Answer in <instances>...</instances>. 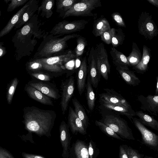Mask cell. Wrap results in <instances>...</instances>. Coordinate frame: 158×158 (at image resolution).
I'll return each mask as SVG.
<instances>
[{
    "mask_svg": "<svg viewBox=\"0 0 158 158\" xmlns=\"http://www.w3.org/2000/svg\"><path fill=\"white\" fill-rule=\"evenodd\" d=\"M56 117V113L52 110H43L34 106L26 107L24 109L26 129L40 137L51 136Z\"/></svg>",
    "mask_w": 158,
    "mask_h": 158,
    "instance_id": "cell-1",
    "label": "cell"
},
{
    "mask_svg": "<svg viewBox=\"0 0 158 158\" xmlns=\"http://www.w3.org/2000/svg\"><path fill=\"white\" fill-rule=\"evenodd\" d=\"M80 35L77 34H73L60 38L51 34L44 35L33 58H49L64 53L69 50H65L68 47L67 42Z\"/></svg>",
    "mask_w": 158,
    "mask_h": 158,
    "instance_id": "cell-2",
    "label": "cell"
},
{
    "mask_svg": "<svg viewBox=\"0 0 158 158\" xmlns=\"http://www.w3.org/2000/svg\"><path fill=\"white\" fill-rule=\"evenodd\" d=\"M101 119L99 120L110 127L121 138L134 140L131 128L127 122L119 115L105 109H100Z\"/></svg>",
    "mask_w": 158,
    "mask_h": 158,
    "instance_id": "cell-3",
    "label": "cell"
},
{
    "mask_svg": "<svg viewBox=\"0 0 158 158\" xmlns=\"http://www.w3.org/2000/svg\"><path fill=\"white\" fill-rule=\"evenodd\" d=\"M102 6L101 0H80L64 14L63 19L69 16H93L96 14L92 11Z\"/></svg>",
    "mask_w": 158,
    "mask_h": 158,
    "instance_id": "cell-4",
    "label": "cell"
},
{
    "mask_svg": "<svg viewBox=\"0 0 158 158\" xmlns=\"http://www.w3.org/2000/svg\"><path fill=\"white\" fill-rule=\"evenodd\" d=\"M88 21L81 19L73 21L63 20L56 24L50 33L58 37L79 31L84 29Z\"/></svg>",
    "mask_w": 158,
    "mask_h": 158,
    "instance_id": "cell-5",
    "label": "cell"
},
{
    "mask_svg": "<svg viewBox=\"0 0 158 158\" xmlns=\"http://www.w3.org/2000/svg\"><path fill=\"white\" fill-rule=\"evenodd\" d=\"M139 33L147 40H152L158 34L157 26L148 12L143 11L139 16L138 21Z\"/></svg>",
    "mask_w": 158,
    "mask_h": 158,
    "instance_id": "cell-6",
    "label": "cell"
},
{
    "mask_svg": "<svg viewBox=\"0 0 158 158\" xmlns=\"http://www.w3.org/2000/svg\"><path fill=\"white\" fill-rule=\"evenodd\" d=\"M94 55L97 69L101 76L105 80H108L110 66L106 50L102 43L96 45L94 49Z\"/></svg>",
    "mask_w": 158,
    "mask_h": 158,
    "instance_id": "cell-7",
    "label": "cell"
},
{
    "mask_svg": "<svg viewBox=\"0 0 158 158\" xmlns=\"http://www.w3.org/2000/svg\"><path fill=\"white\" fill-rule=\"evenodd\" d=\"M132 120L135 126L140 132L143 143L151 149L158 151V136L148 129L139 119L133 117Z\"/></svg>",
    "mask_w": 158,
    "mask_h": 158,
    "instance_id": "cell-8",
    "label": "cell"
},
{
    "mask_svg": "<svg viewBox=\"0 0 158 158\" xmlns=\"http://www.w3.org/2000/svg\"><path fill=\"white\" fill-rule=\"evenodd\" d=\"M61 101L60 104L62 114L64 115L69 106V101L73 97L75 89V79L73 76L62 82Z\"/></svg>",
    "mask_w": 158,
    "mask_h": 158,
    "instance_id": "cell-9",
    "label": "cell"
},
{
    "mask_svg": "<svg viewBox=\"0 0 158 158\" xmlns=\"http://www.w3.org/2000/svg\"><path fill=\"white\" fill-rule=\"evenodd\" d=\"M105 92L99 94V100L109 103L131 107L129 102L120 94L112 89H104Z\"/></svg>",
    "mask_w": 158,
    "mask_h": 158,
    "instance_id": "cell-10",
    "label": "cell"
},
{
    "mask_svg": "<svg viewBox=\"0 0 158 158\" xmlns=\"http://www.w3.org/2000/svg\"><path fill=\"white\" fill-rule=\"evenodd\" d=\"M69 127L64 120L59 126L60 140L63 148L62 156L63 158H69V151L71 138L69 132Z\"/></svg>",
    "mask_w": 158,
    "mask_h": 158,
    "instance_id": "cell-11",
    "label": "cell"
},
{
    "mask_svg": "<svg viewBox=\"0 0 158 158\" xmlns=\"http://www.w3.org/2000/svg\"><path fill=\"white\" fill-rule=\"evenodd\" d=\"M100 109H105L111 111L119 115L126 116L131 121L134 116H135V112L131 107H127L120 105L112 104L99 100Z\"/></svg>",
    "mask_w": 158,
    "mask_h": 158,
    "instance_id": "cell-12",
    "label": "cell"
},
{
    "mask_svg": "<svg viewBox=\"0 0 158 158\" xmlns=\"http://www.w3.org/2000/svg\"><path fill=\"white\" fill-rule=\"evenodd\" d=\"M138 100L141 103L140 108L152 115L157 116L158 113V95H148L145 97L138 96Z\"/></svg>",
    "mask_w": 158,
    "mask_h": 158,
    "instance_id": "cell-13",
    "label": "cell"
},
{
    "mask_svg": "<svg viewBox=\"0 0 158 158\" xmlns=\"http://www.w3.org/2000/svg\"><path fill=\"white\" fill-rule=\"evenodd\" d=\"M68 121V125L73 134L77 135L79 133L83 135L86 134L87 129L77 116L74 109L70 106L69 107Z\"/></svg>",
    "mask_w": 158,
    "mask_h": 158,
    "instance_id": "cell-14",
    "label": "cell"
},
{
    "mask_svg": "<svg viewBox=\"0 0 158 158\" xmlns=\"http://www.w3.org/2000/svg\"><path fill=\"white\" fill-rule=\"evenodd\" d=\"M94 48L93 47L90 49L88 58L89 66L88 72L92 86L96 88L100 80L101 75L98 71L94 55Z\"/></svg>",
    "mask_w": 158,
    "mask_h": 158,
    "instance_id": "cell-15",
    "label": "cell"
},
{
    "mask_svg": "<svg viewBox=\"0 0 158 158\" xmlns=\"http://www.w3.org/2000/svg\"><path fill=\"white\" fill-rule=\"evenodd\" d=\"M76 58L74 52L71 50L63 54L47 58L38 59L41 62L53 66L64 67L63 64Z\"/></svg>",
    "mask_w": 158,
    "mask_h": 158,
    "instance_id": "cell-16",
    "label": "cell"
},
{
    "mask_svg": "<svg viewBox=\"0 0 158 158\" xmlns=\"http://www.w3.org/2000/svg\"><path fill=\"white\" fill-rule=\"evenodd\" d=\"M29 85L49 97L55 100H57L60 97L58 90L51 84L43 81H39L31 82L29 83Z\"/></svg>",
    "mask_w": 158,
    "mask_h": 158,
    "instance_id": "cell-17",
    "label": "cell"
},
{
    "mask_svg": "<svg viewBox=\"0 0 158 158\" xmlns=\"http://www.w3.org/2000/svg\"><path fill=\"white\" fill-rule=\"evenodd\" d=\"M69 158H90L88 145L83 141L77 140L70 147Z\"/></svg>",
    "mask_w": 158,
    "mask_h": 158,
    "instance_id": "cell-18",
    "label": "cell"
},
{
    "mask_svg": "<svg viewBox=\"0 0 158 158\" xmlns=\"http://www.w3.org/2000/svg\"><path fill=\"white\" fill-rule=\"evenodd\" d=\"M88 72V66L86 57L82 60L77 73V84L79 94L81 95L86 86V81Z\"/></svg>",
    "mask_w": 158,
    "mask_h": 158,
    "instance_id": "cell-19",
    "label": "cell"
},
{
    "mask_svg": "<svg viewBox=\"0 0 158 158\" xmlns=\"http://www.w3.org/2000/svg\"><path fill=\"white\" fill-rule=\"evenodd\" d=\"M39 6L38 0H31L29 5L21 15L14 27L19 28L23 26L34 15L38 10Z\"/></svg>",
    "mask_w": 158,
    "mask_h": 158,
    "instance_id": "cell-20",
    "label": "cell"
},
{
    "mask_svg": "<svg viewBox=\"0 0 158 158\" xmlns=\"http://www.w3.org/2000/svg\"><path fill=\"white\" fill-rule=\"evenodd\" d=\"M116 69L127 84L135 86L138 85L140 83L139 78L133 71L129 69V67L117 66Z\"/></svg>",
    "mask_w": 158,
    "mask_h": 158,
    "instance_id": "cell-21",
    "label": "cell"
},
{
    "mask_svg": "<svg viewBox=\"0 0 158 158\" xmlns=\"http://www.w3.org/2000/svg\"><path fill=\"white\" fill-rule=\"evenodd\" d=\"M25 90L32 99L43 104L53 106V102L50 98L34 87L28 85L25 87Z\"/></svg>",
    "mask_w": 158,
    "mask_h": 158,
    "instance_id": "cell-22",
    "label": "cell"
},
{
    "mask_svg": "<svg viewBox=\"0 0 158 158\" xmlns=\"http://www.w3.org/2000/svg\"><path fill=\"white\" fill-rule=\"evenodd\" d=\"M31 0H29L10 18L6 26L0 31V38L10 32L19 20L21 16L29 5Z\"/></svg>",
    "mask_w": 158,
    "mask_h": 158,
    "instance_id": "cell-23",
    "label": "cell"
},
{
    "mask_svg": "<svg viewBox=\"0 0 158 158\" xmlns=\"http://www.w3.org/2000/svg\"><path fill=\"white\" fill-rule=\"evenodd\" d=\"M142 54L140 61L136 65L133 67V69L138 73L143 74L148 69V64L151 56V49L146 45H144Z\"/></svg>",
    "mask_w": 158,
    "mask_h": 158,
    "instance_id": "cell-24",
    "label": "cell"
},
{
    "mask_svg": "<svg viewBox=\"0 0 158 158\" xmlns=\"http://www.w3.org/2000/svg\"><path fill=\"white\" fill-rule=\"evenodd\" d=\"M92 33L96 37L111 29L109 22L103 15L94 21Z\"/></svg>",
    "mask_w": 158,
    "mask_h": 158,
    "instance_id": "cell-25",
    "label": "cell"
},
{
    "mask_svg": "<svg viewBox=\"0 0 158 158\" xmlns=\"http://www.w3.org/2000/svg\"><path fill=\"white\" fill-rule=\"evenodd\" d=\"M110 53L113 63L116 67L131 66L124 54L118 51L115 48L112 47L111 48Z\"/></svg>",
    "mask_w": 158,
    "mask_h": 158,
    "instance_id": "cell-26",
    "label": "cell"
},
{
    "mask_svg": "<svg viewBox=\"0 0 158 158\" xmlns=\"http://www.w3.org/2000/svg\"><path fill=\"white\" fill-rule=\"evenodd\" d=\"M135 115L139 117V120L143 124L158 131V122L153 116L149 115L142 110L135 112Z\"/></svg>",
    "mask_w": 158,
    "mask_h": 158,
    "instance_id": "cell-27",
    "label": "cell"
},
{
    "mask_svg": "<svg viewBox=\"0 0 158 158\" xmlns=\"http://www.w3.org/2000/svg\"><path fill=\"white\" fill-rule=\"evenodd\" d=\"M54 4V0H43L40 5L38 7L37 14L38 15L41 11L40 16L46 19L49 18L53 14L52 10Z\"/></svg>",
    "mask_w": 158,
    "mask_h": 158,
    "instance_id": "cell-28",
    "label": "cell"
},
{
    "mask_svg": "<svg viewBox=\"0 0 158 158\" xmlns=\"http://www.w3.org/2000/svg\"><path fill=\"white\" fill-rule=\"evenodd\" d=\"M74 106V111L87 129L89 123V119L85 109L78 100L74 97L72 100Z\"/></svg>",
    "mask_w": 158,
    "mask_h": 158,
    "instance_id": "cell-29",
    "label": "cell"
},
{
    "mask_svg": "<svg viewBox=\"0 0 158 158\" xmlns=\"http://www.w3.org/2000/svg\"><path fill=\"white\" fill-rule=\"evenodd\" d=\"M80 0H56V12L62 18L65 13Z\"/></svg>",
    "mask_w": 158,
    "mask_h": 158,
    "instance_id": "cell-30",
    "label": "cell"
},
{
    "mask_svg": "<svg viewBox=\"0 0 158 158\" xmlns=\"http://www.w3.org/2000/svg\"><path fill=\"white\" fill-rule=\"evenodd\" d=\"M85 88L87 104L89 110L91 112L94 110L95 107L96 98L90 77L88 75Z\"/></svg>",
    "mask_w": 158,
    "mask_h": 158,
    "instance_id": "cell-31",
    "label": "cell"
},
{
    "mask_svg": "<svg viewBox=\"0 0 158 158\" xmlns=\"http://www.w3.org/2000/svg\"><path fill=\"white\" fill-rule=\"evenodd\" d=\"M142 56V54L137 44L133 42L131 52L128 56H126L131 66L134 67L140 61Z\"/></svg>",
    "mask_w": 158,
    "mask_h": 158,
    "instance_id": "cell-32",
    "label": "cell"
},
{
    "mask_svg": "<svg viewBox=\"0 0 158 158\" xmlns=\"http://www.w3.org/2000/svg\"><path fill=\"white\" fill-rule=\"evenodd\" d=\"M111 44L113 47L115 48L123 43L125 35L122 30L120 28H111Z\"/></svg>",
    "mask_w": 158,
    "mask_h": 158,
    "instance_id": "cell-33",
    "label": "cell"
},
{
    "mask_svg": "<svg viewBox=\"0 0 158 158\" xmlns=\"http://www.w3.org/2000/svg\"><path fill=\"white\" fill-rule=\"evenodd\" d=\"M96 125L106 135L119 140H122V138L117 134L110 127L99 121L95 120Z\"/></svg>",
    "mask_w": 158,
    "mask_h": 158,
    "instance_id": "cell-34",
    "label": "cell"
},
{
    "mask_svg": "<svg viewBox=\"0 0 158 158\" xmlns=\"http://www.w3.org/2000/svg\"><path fill=\"white\" fill-rule=\"evenodd\" d=\"M76 41L77 45L74 52L76 57L78 58L83 54L87 43L85 38L81 35L77 38Z\"/></svg>",
    "mask_w": 158,
    "mask_h": 158,
    "instance_id": "cell-35",
    "label": "cell"
},
{
    "mask_svg": "<svg viewBox=\"0 0 158 158\" xmlns=\"http://www.w3.org/2000/svg\"><path fill=\"white\" fill-rule=\"evenodd\" d=\"M122 145L127 152L129 158H143L144 156L143 154L140 153L138 150L133 149L130 146L127 145Z\"/></svg>",
    "mask_w": 158,
    "mask_h": 158,
    "instance_id": "cell-36",
    "label": "cell"
},
{
    "mask_svg": "<svg viewBox=\"0 0 158 158\" xmlns=\"http://www.w3.org/2000/svg\"><path fill=\"white\" fill-rule=\"evenodd\" d=\"M18 83L17 78H15L12 81L8 89L7 93V101L9 104H10L12 101L13 96Z\"/></svg>",
    "mask_w": 158,
    "mask_h": 158,
    "instance_id": "cell-37",
    "label": "cell"
},
{
    "mask_svg": "<svg viewBox=\"0 0 158 158\" xmlns=\"http://www.w3.org/2000/svg\"><path fill=\"white\" fill-rule=\"evenodd\" d=\"M30 73L31 76L41 81H48L51 79L50 75L45 72L40 71Z\"/></svg>",
    "mask_w": 158,
    "mask_h": 158,
    "instance_id": "cell-38",
    "label": "cell"
},
{
    "mask_svg": "<svg viewBox=\"0 0 158 158\" xmlns=\"http://www.w3.org/2000/svg\"><path fill=\"white\" fill-rule=\"evenodd\" d=\"M28 0H10V3L8 4L7 11L10 12L14 10L17 7L25 4Z\"/></svg>",
    "mask_w": 158,
    "mask_h": 158,
    "instance_id": "cell-39",
    "label": "cell"
},
{
    "mask_svg": "<svg viewBox=\"0 0 158 158\" xmlns=\"http://www.w3.org/2000/svg\"><path fill=\"white\" fill-rule=\"evenodd\" d=\"M88 152L90 158H97L99 154V149L92 140L90 141L89 144Z\"/></svg>",
    "mask_w": 158,
    "mask_h": 158,
    "instance_id": "cell-40",
    "label": "cell"
},
{
    "mask_svg": "<svg viewBox=\"0 0 158 158\" xmlns=\"http://www.w3.org/2000/svg\"><path fill=\"white\" fill-rule=\"evenodd\" d=\"M111 16L113 20L117 25L121 27H126V26L124 19L119 13H113Z\"/></svg>",
    "mask_w": 158,
    "mask_h": 158,
    "instance_id": "cell-41",
    "label": "cell"
},
{
    "mask_svg": "<svg viewBox=\"0 0 158 158\" xmlns=\"http://www.w3.org/2000/svg\"><path fill=\"white\" fill-rule=\"evenodd\" d=\"M100 36L102 40L105 43L107 44H111L112 36L111 29L105 31Z\"/></svg>",
    "mask_w": 158,
    "mask_h": 158,
    "instance_id": "cell-42",
    "label": "cell"
},
{
    "mask_svg": "<svg viewBox=\"0 0 158 158\" xmlns=\"http://www.w3.org/2000/svg\"><path fill=\"white\" fill-rule=\"evenodd\" d=\"M0 158H14L6 150L0 147Z\"/></svg>",
    "mask_w": 158,
    "mask_h": 158,
    "instance_id": "cell-43",
    "label": "cell"
},
{
    "mask_svg": "<svg viewBox=\"0 0 158 158\" xmlns=\"http://www.w3.org/2000/svg\"><path fill=\"white\" fill-rule=\"evenodd\" d=\"M118 158H129L127 152L122 145H120L119 147Z\"/></svg>",
    "mask_w": 158,
    "mask_h": 158,
    "instance_id": "cell-44",
    "label": "cell"
},
{
    "mask_svg": "<svg viewBox=\"0 0 158 158\" xmlns=\"http://www.w3.org/2000/svg\"><path fill=\"white\" fill-rule=\"evenodd\" d=\"M22 155L23 158H46L41 156L26 153H23Z\"/></svg>",
    "mask_w": 158,
    "mask_h": 158,
    "instance_id": "cell-45",
    "label": "cell"
},
{
    "mask_svg": "<svg viewBox=\"0 0 158 158\" xmlns=\"http://www.w3.org/2000/svg\"><path fill=\"white\" fill-rule=\"evenodd\" d=\"M6 48L4 46V43L0 42V60L1 58L6 53Z\"/></svg>",
    "mask_w": 158,
    "mask_h": 158,
    "instance_id": "cell-46",
    "label": "cell"
},
{
    "mask_svg": "<svg viewBox=\"0 0 158 158\" xmlns=\"http://www.w3.org/2000/svg\"><path fill=\"white\" fill-rule=\"evenodd\" d=\"M147 1L153 5L158 7V0H147Z\"/></svg>",
    "mask_w": 158,
    "mask_h": 158,
    "instance_id": "cell-47",
    "label": "cell"
},
{
    "mask_svg": "<svg viewBox=\"0 0 158 158\" xmlns=\"http://www.w3.org/2000/svg\"><path fill=\"white\" fill-rule=\"evenodd\" d=\"M156 84L155 90V95L158 94V77L157 76L156 77Z\"/></svg>",
    "mask_w": 158,
    "mask_h": 158,
    "instance_id": "cell-48",
    "label": "cell"
},
{
    "mask_svg": "<svg viewBox=\"0 0 158 158\" xmlns=\"http://www.w3.org/2000/svg\"><path fill=\"white\" fill-rule=\"evenodd\" d=\"M143 158H154V157H152V156H145L143 157Z\"/></svg>",
    "mask_w": 158,
    "mask_h": 158,
    "instance_id": "cell-49",
    "label": "cell"
},
{
    "mask_svg": "<svg viewBox=\"0 0 158 158\" xmlns=\"http://www.w3.org/2000/svg\"><path fill=\"white\" fill-rule=\"evenodd\" d=\"M10 0H4V1L6 3H7L10 2Z\"/></svg>",
    "mask_w": 158,
    "mask_h": 158,
    "instance_id": "cell-50",
    "label": "cell"
},
{
    "mask_svg": "<svg viewBox=\"0 0 158 158\" xmlns=\"http://www.w3.org/2000/svg\"><path fill=\"white\" fill-rule=\"evenodd\" d=\"M1 10H0V17L1 16Z\"/></svg>",
    "mask_w": 158,
    "mask_h": 158,
    "instance_id": "cell-51",
    "label": "cell"
}]
</instances>
